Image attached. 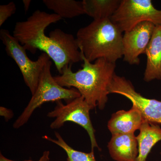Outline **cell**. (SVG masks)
<instances>
[{
	"label": "cell",
	"instance_id": "obj_1",
	"mask_svg": "<svg viewBox=\"0 0 161 161\" xmlns=\"http://www.w3.org/2000/svg\"><path fill=\"white\" fill-rule=\"evenodd\" d=\"M56 14H48L39 9L26 21L17 22L14 36L26 50L34 54L40 50L53 61L59 74L67 65L82 61L76 38L60 29H56L47 36L45 30L51 24L62 19Z\"/></svg>",
	"mask_w": 161,
	"mask_h": 161
},
{
	"label": "cell",
	"instance_id": "obj_2",
	"mask_svg": "<svg viewBox=\"0 0 161 161\" xmlns=\"http://www.w3.org/2000/svg\"><path fill=\"white\" fill-rule=\"evenodd\" d=\"M82 69L73 72L72 65H67L61 75L54 77L60 86L76 89L88 103L95 109L103 110L109 94V88L115 72L116 64L100 58L94 63L90 62L81 53Z\"/></svg>",
	"mask_w": 161,
	"mask_h": 161
},
{
	"label": "cell",
	"instance_id": "obj_3",
	"mask_svg": "<svg viewBox=\"0 0 161 161\" xmlns=\"http://www.w3.org/2000/svg\"><path fill=\"white\" fill-rule=\"evenodd\" d=\"M122 33L110 19L94 20L78 30L76 40L80 53L90 62L103 58L115 64L123 57Z\"/></svg>",
	"mask_w": 161,
	"mask_h": 161
},
{
	"label": "cell",
	"instance_id": "obj_4",
	"mask_svg": "<svg viewBox=\"0 0 161 161\" xmlns=\"http://www.w3.org/2000/svg\"><path fill=\"white\" fill-rule=\"evenodd\" d=\"M50 60L45 64L41 75L37 88L24 111L13 125L14 129H18L27 123L36 109L46 103L64 100L69 102L81 96L74 88H67L60 86L52 76Z\"/></svg>",
	"mask_w": 161,
	"mask_h": 161
},
{
	"label": "cell",
	"instance_id": "obj_5",
	"mask_svg": "<svg viewBox=\"0 0 161 161\" xmlns=\"http://www.w3.org/2000/svg\"><path fill=\"white\" fill-rule=\"evenodd\" d=\"M0 39L5 47L7 55L17 64L24 82L29 88L31 95H33L37 88L40 75L50 58L43 53L37 60H31L26 54V50L7 30H1Z\"/></svg>",
	"mask_w": 161,
	"mask_h": 161
},
{
	"label": "cell",
	"instance_id": "obj_6",
	"mask_svg": "<svg viewBox=\"0 0 161 161\" xmlns=\"http://www.w3.org/2000/svg\"><path fill=\"white\" fill-rule=\"evenodd\" d=\"M94 109L82 96L67 103L66 104H64L61 100L58 101L53 110L47 114V117L55 118L51 124V129H60L67 122L75 123L86 130L91 140L92 150H94L95 148L100 150L90 118V111Z\"/></svg>",
	"mask_w": 161,
	"mask_h": 161
},
{
	"label": "cell",
	"instance_id": "obj_7",
	"mask_svg": "<svg viewBox=\"0 0 161 161\" xmlns=\"http://www.w3.org/2000/svg\"><path fill=\"white\" fill-rule=\"evenodd\" d=\"M110 19L125 32L144 22L161 25V10L155 8L151 0H121Z\"/></svg>",
	"mask_w": 161,
	"mask_h": 161
},
{
	"label": "cell",
	"instance_id": "obj_8",
	"mask_svg": "<svg viewBox=\"0 0 161 161\" xmlns=\"http://www.w3.org/2000/svg\"><path fill=\"white\" fill-rule=\"evenodd\" d=\"M109 94L122 95L132 102V106L141 112L144 119L161 125V101L144 97L136 92L131 81L115 74L109 88Z\"/></svg>",
	"mask_w": 161,
	"mask_h": 161
},
{
	"label": "cell",
	"instance_id": "obj_9",
	"mask_svg": "<svg viewBox=\"0 0 161 161\" xmlns=\"http://www.w3.org/2000/svg\"><path fill=\"white\" fill-rule=\"evenodd\" d=\"M155 27L153 23L144 22L124 32L123 37L124 61L131 65L139 64V56L145 54Z\"/></svg>",
	"mask_w": 161,
	"mask_h": 161
},
{
	"label": "cell",
	"instance_id": "obj_10",
	"mask_svg": "<svg viewBox=\"0 0 161 161\" xmlns=\"http://www.w3.org/2000/svg\"><path fill=\"white\" fill-rule=\"evenodd\" d=\"M145 120L141 112L135 107L128 111L119 110L112 114L108 127L112 135L134 133L139 130Z\"/></svg>",
	"mask_w": 161,
	"mask_h": 161
},
{
	"label": "cell",
	"instance_id": "obj_11",
	"mask_svg": "<svg viewBox=\"0 0 161 161\" xmlns=\"http://www.w3.org/2000/svg\"><path fill=\"white\" fill-rule=\"evenodd\" d=\"M112 158L115 161H136L138 142L134 133L114 134L108 146Z\"/></svg>",
	"mask_w": 161,
	"mask_h": 161
},
{
	"label": "cell",
	"instance_id": "obj_12",
	"mask_svg": "<svg viewBox=\"0 0 161 161\" xmlns=\"http://www.w3.org/2000/svg\"><path fill=\"white\" fill-rule=\"evenodd\" d=\"M145 54L147 63L144 75L146 82L161 80V25L155 26Z\"/></svg>",
	"mask_w": 161,
	"mask_h": 161
},
{
	"label": "cell",
	"instance_id": "obj_13",
	"mask_svg": "<svg viewBox=\"0 0 161 161\" xmlns=\"http://www.w3.org/2000/svg\"><path fill=\"white\" fill-rule=\"evenodd\" d=\"M136 136L138 153L136 161H147L153 147L161 142V128L156 125L145 119Z\"/></svg>",
	"mask_w": 161,
	"mask_h": 161
},
{
	"label": "cell",
	"instance_id": "obj_14",
	"mask_svg": "<svg viewBox=\"0 0 161 161\" xmlns=\"http://www.w3.org/2000/svg\"><path fill=\"white\" fill-rule=\"evenodd\" d=\"M121 0H83L85 14L94 20L110 19L120 5Z\"/></svg>",
	"mask_w": 161,
	"mask_h": 161
},
{
	"label": "cell",
	"instance_id": "obj_15",
	"mask_svg": "<svg viewBox=\"0 0 161 161\" xmlns=\"http://www.w3.org/2000/svg\"><path fill=\"white\" fill-rule=\"evenodd\" d=\"M45 6L62 18L72 19L85 14L82 2L75 0H43Z\"/></svg>",
	"mask_w": 161,
	"mask_h": 161
},
{
	"label": "cell",
	"instance_id": "obj_16",
	"mask_svg": "<svg viewBox=\"0 0 161 161\" xmlns=\"http://www.w3.org/2000/svg\"><path fill=\"white\" fill-rule=\"evenodd\" d=\"M55 135L57 140L46 135L42 136V138L52 142L62 148L67 155L66 161H96L94 150H92L90 153H85L75 150L67 143L60 133L56 132Z\"/></svg>",
	"mask_w": 161,
	"mask_h": 161
},
{
	"label": "cell",
	"instance_id": "obj_17",
	"mask_svg": "<svg viewBox=\"0 0 161 161\" xmlns=\"http://www.w3.org/2000/svg\"><path fill=\"white\" fill-rule=\"evenodd\" d=\"M16 9V6L14 2L0 6V26H3L8 18L15 13Z\"/></svg>",
	"mask_w": 161,
	"mask_h": 161
},
{
	"label": "cell",
	"instance_id": "obj_18",
	"mask_svg": "<svg viewBox=\"0 0 161 161\" xmlns=\"http://www.w3.org/2000/svg\"><path fill=\"white\" fill-rule=\"evenodd\" d=\"M50 161V152L49 151H45L43 152V155L40 157V159L37 161H33L31 160H25L23 161ZM0 161H17L12 160L6 158L5 156H4L1 153L0 154Z\"/></svg>",
	"mask_w": 161,
	"mask_h": 161
},
{
	"label": "cell",
	"instance_id": "obj_19",
	"mask_svg": "<svg viewBox=\"0 0 161 161\" xmlns=\"http://www.w3.org/2000/svg\"><path fill=\"white\" fill-rule=\"evenodd\" d=\"M0 115L5 118L6 121H8L13 117L14 113L11 110L1 106L0 107Z\"/></svg>",
	"mask_w": 161,
	"mask_h": 161
},
{
	"label": "cell",
	"instance_id": "obj_20",
	"mask_svg": "<svg viewBox=\"0 0 161 161\" xmlns=\"http://www.w3.org/2000/svg\"><path fill=\"white\" fill-rule=\"evenodd\" d=\"M31 0H23V3L24 6V10L25 12H27L29 10L30 6L31 3Z\"/></svg>",
	"mask_w": 161,
	"mask_h": 161
}]
</instances>
